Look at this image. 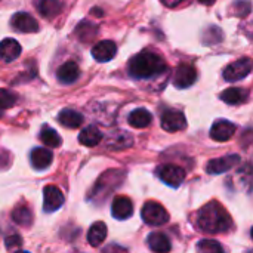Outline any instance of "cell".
Instances as JSON below:
<instances>
[{
  "instance_id": "6da1fadb",
  "label": "cell",
  "mask_w": 253,
  "mask_h": 253,
  "mask_svg": "<svg viewBox=\"0 0 253 253\" xmlns=\"http://www.w3.org/2000/svg\"><path fill=\"white\" fill-rule=\"evenodd\" d=\"M231 216L228 212L219 205V203H209L203 206L196 218V225L200 231L216 234V233H225L231 227Z\"/></svg>"
},
{
  "instance_id": "7a4b0ae2",
  "label": "cell",
  "mask_w": 253,
  "mask_h": 253,
  "mask_svg": "<svg viewBox=\"0 0 253 253\" xmlns=\"http://www.w3.org/2000/svg\"><path fill=\"white\" fill-rule=\"evenodd\" d=\"M165 70V59L150 50H144L129 61V73L135 79H151L162 74Z\"/></svg>"
},
{
  "instance_id": "3957f363",
  "label": "cell",
  "mask_w": 253,
  "mask_h": 253,
  "mask_svg": "<svg viewBox=\"0 0 253 253\" xmlns=\"http://www.w3.org/2000/svg\"><path fill=\"white\" fill-rule=\"evenodd\" d=\"M141 215L144 222L151 227H160L169 221V213L166 212V209L156 202H147L142 208Z\"/></svg>"
},
{
  "instance_id": "277c9868",
  "label": "cell",
  "mask_w": 253,
  "mask_h": 253,
  "mask_svg": "<svg viewBox=\"0 0 253 253\" xmlns=\"http://www.w3.org/2000/svg\"><path fill=\"white\" fill-rule=\"evenodd\" d=\"M252 61L249 58H242L230 64L224 70V79L227 82H239L245 77H248L252 71Z\"/></svg>"
},
{
  "instance_id": "5b68a950",
  "label": "cell",
  "mask_w": 253,
  "mask_h": 253,
  "mask_svg": "<svg viewBox=\"0 0 253 253\" xmlns=\"http://www.w3.org/2000/svg\"><path fill=\"white\" fill-rule=\"evenodd\" d=\"M157 176L168 185L176 188L185 179V172L182 168L175 165H162L157 168Z\"/></svg>"
},
{
  "instance_id": "8992f818",
  "label": "cell",
  "mask_w": 253,
  "mask_h": 253,
  "mask_svg": "<svg viewBox=\"0 0 253 253\" xmlns=\"http://www.w3.org/2000/svg\"><path fill=\"white\" fill-rule=\"evenodd\" d=\"M65 199L61 190L55 185H47L43 190V209L44 212H55L64 205Z\"/></svg>"
},
{
  "instance_id": "52a82bcc",
  "label": "cell",
  "mask_w": 253,
  "mask_h": 253,
  "mask_svg": "<svg viewBox=\"0 0 253 253\" xmlns=\"http://www.w3.org/2000/svg\"><path fill=\"white\" fill-rule=\"evenodd\" d=\"M187 126V120L185 116L178 111V110H168L163 113L162 116V127L166 132H178L185 129Z\"/></svg>"
},
{
  "instance_id": "ba28073f",
  "label": "cell",
  "mask_w": 253,
  "mask_h": 253,
  "mask_svg": "<svg viewBox=\"0 0 253 253\" xmlns=\"http://www.w3.org/2000/svg\"><path fill=\"white\" fill-rule=\"evenodd\" d=\"M239 163H240V156L231 154V156H225V157H221V159L211 160L206 165V170L211 175H218V173H224L227 170H231Z\"/></svg>"
},
{
  "instance_id": "9c48e42d",
  "label": "cell",
  "mask_w": 253,
  "mask_h": 253,
  "mask_svg": "<svg viewBox=\"0 0 253 253\" xmlns=\"http://www.w3.org/2000/svg\"><path fill=\"white\" fill-rule=\"evenodd\" d=\"M197 79V71L194 67L188 65V64H182L176 68L175 76H173V84L178 89H187L191 84H194Z\"/></svg>"
},
{
  "instance_id": "30bf717a",
  "label": "cell",
  "mask_w": 253,
  "mask_h": 253,
  "mask_svg": "<svg viewBox=\"0 0 253 253\" xmlns=\"http://www.w3.org/2000/svg\"><path fill=\"white\" fill-rule=\"evenodd\" d=\"M12 27L19 33H36L39 30L37 21L27 12H18L10 19Z\"/></svg>"
},
{
  "instance_id": "8fae6325",
  "label": "cell",
  "mask_w": 253,
  "mask_h": 253,
  "mask_svg": "<svg viewBox=\"0 0 253 253\" xmlns=\"http://www.w3.org/2000/svg\"><path fill=\"white\" fill-rule=\"evenodd\" d=\"M117 46L111 40H102L92 47V56L98 62H108L116 56Z\"/></svg>"
},
{
  "instance_id": "7c38bea8",
  "label": "cell",
  "mask_w": 253,
  "mask_h": 253,
  "mask_svg": "<svg viewBox=\"0 0 253 253\" xmlns=\"http://www.w3.org/2000/svg\"><path fill=\"white\" fill-rule=\"evenodd\" d=\"M236 132V125L228 122V120H218L213 123L211 129V138L218 142H225L228 141Z\"/></svg>"
},
{
  "instance_id": "4fadbf2b",
  "label": "cell",
  "mask_w": 253,
  "mask_h": 253,
  "mask_svg": "<svg viewBox=\"0 0 253 253\" xmlns=\"http://www.w3.org/2000/svg\"><path fill=\"white\" fill-rule=\"evenodd\" d=\"M105 145L110 150H126L133 145V138L130 133L125 130H116L110 133V136L105 141Z\"/></svg>"
},
{
  "instance_id": "5bb4252c",
  "label": "cell",
  "mask_w": 253,
  "mask_h": 253,
  "mask_svg": "<svg viewBox=\"0 0 253 253\" xmlns=\"http://www.w3.org/2000/svg\"><path fill=\"white\" fill-rule=\"evenodd\" d=\"M30 159H31V166L36 170H43V169H47L52 165L53 154H52L50 150L43 148V147H39V148H34L31 151Z\"/></svg>"
},
{
  "instance_id": "9a60e30c",
  "label": "cell",
  "mask_w": 253,
  "mask_h": 253,
  "mask_svg": "<svg viewBox=\"0 0 253 253\" xmlns=\"http://www.w3.org/2000/svg\"><path fill=\"white\" fill-rule=\"evenodd\" d=\"M111 213L116 219H127L132 216L133 213V206H132V202L125 197V196H119L113 200V206H111Z\"/></svg>"
},
{
  "instance_id": "2e32d148",
  "label": "cell",
  "mask_w": 253,
  "mask_h": 253,
  "mask_svg": "<svg viewBox=\"0 0 253 253\" xmlns=\"http://www.w3.org/2000/svg\"><path fill=\"white\" fill-rule=\"evenodd\" d=\"M22 52L21 44L15 39H4L0 42V59L4 62L15 61Z\"/></svg>"
},
{
  "instance_id": "e0dca14e",
  "label": "cell",
  "mask_w": 253,
  "mask_h": 253,
  "mask_svg": "<svg viewBox=\"0 0 253 253\" xmlns=\"http://www.w3.org/2000/svg\"><path fill=\"white\" fill-rule=\"evenodd\" d=\"M80 76V70H79V65L73 61H68L65 64H62L59 68H58V73H56V77L61 83L64 84H70V83H74Z\"/></svg>"
},
{
  "instance_id": "ac0fdd59",
  "label": "cell",
  "mask_w": 253,
  "mask_h": 253,
  "mask_svg": "<svg viewBox=\"0 0 253 253\" xmlns=\"http://www.w3.org/2000/svg\"><path fill=\"white\" fill-rule=\"evenodd\" d=\"M248 98H249V92L246 89H242V87H230L221 93V99L230 105L243 104L248 101Z\"/></svg>"
},
{
  "instance_id": "d6986e66",
  "label": "cell",
  "mask_w": 253,
  "mask_h": 253,
  "mask_svg": "<svg viewBox=\"0 0 253 253\" xmlns=\"http://www.w3.org/2000/svg\"><path fill=\"white\" fill-rule=\"evenodd\" d=\"M58 120L62 126L65 127H70V129H77L82 126L83 123V116L76 111V110H71V108H65L59 113L58 116Z\"/></svg>"
},
{
  "instance_id": "ffe728a7",
  "label": "cell",
  "mask_w": 253,
  "mask_h": 253,
  "mask_svg": "<svg viewBox=\"0 0 253 253\" xmlns=\"http://www.w3.org/2000/svg\"><path fill=\"white\" fill-rule=\"evenodd\" d=\"M102 141V133L96 126H87L84 127L79 135V142L84 147H95Z\"/></svg>"
},
{
  "instance_id": "44dd1931",
  "label": "cell",
  "mask_w": 253,
  "mask_h": 253,
  "mask_svg": "<svg viewBox=\"0 0 253 253\" xmlns=\"http://www.w3.org/2000/svg\"><path fill=\"white\" fill-rule=\"evenodd\" d=\"M148 248L156 253H168L170 251L169 239L162 233H151L147 239Z\"/></svg>"
},
{
  "instance_id": "7402d4cb",
  "label": "cell",
  "mask_w": 253,
  "mask_h": 253,
  "mask_svg": "<svg viewBox=\"0 0 253 253\" xmlns=\"http://www.w3.org/2000/svg\"><path fill=\"white\" fill-rule=\"evenodd\" d=\"M151 120H153V116H151V113L147 111L145 108H136V110H133V111L129 114V117H127L129 125L133 126V127H138V129H142V127L150 126Z\"/></svg>"
},
{
  "instance_id": "603a6c76",
  "label": "cell",
  "mask_w": 253,
  "mask_h": 253,
  "mask_svg": "<svg viewBox=\"0 0 253 253\" xmlns=\"http://www.w3.org/2000/svg\"><path fill=\"white\" fill-rule=\"evenodd\" d=\"M107 239V225L104 222H95L89 233H87V242L90 246L96 248L99 245H102V242Z\"/></svg>"
},
{
  "instance_id": "cb8c5ba5",
  "label": "cell",
  "mask_w": 253,
  "mask_h": 253,
  "mask_svg": "<svg viewBox=\"0 0 253 253\" xmlns=\"http://www.w3.org/2000/svg\"><path fill=\"white\" fill-rule=\"evenodd\" d=\"M36 7L44 18H52L61 12L62 3L61 0H37Z\"/></svg>"
},
{
  "instance_id": "d4e9b609",
  "label": "cell",
  "mask_w": 253,
  "mask_h": 253,
  "mask_svg": "<svg viewBox=\"0 0 253 253\" xmlns=\"http://www.w3.org/2000/svg\"><path fill=\"white\" fill-rule=\"evenodd\" d=\"M40 139H42V142L46 147H52V148H56V147H59L62 144L61 136L50 126H43L42 127V130H40Z\"/></svg>"
},
{
  "instance_id": "484cf974",
  "label": "cell",
  "mask_w": 253,
  "mask_h": 253,
  "mask_svg": "<svg viewBox=\"0 0 253 253\" xmlns=\"http://www.w3.org/2000/svg\"><path fill=\"white\" fill-rule=\"evenodd\" d=\"M12 219L13 222H16L18 225L22 227H30L33 222V213L27 206H16L12 211Z\"/></svg>"
},
{
  "instance_id": "4316f807",
  "label": "cell",
  "mask_w": 253,
  "mask_h": 253,
  "mask_svg": "<svg viewBox=\"0 0 253 253\" xmlns=\"http://www.w3.org/2000/svg\"><path fill=\"white\" fill-rule=\"evenodd\" d=\"M236 178L239 179L240 188H246L248 191H251L253 188V166L245 165L243 168H240Z\"/></svg>"
},
{
  "instance_id": "83f0119b",
  "label": "cell",
  "mask_w": 253,
  "mask_h": 253,
  "mask_svg": "<svg viewBox=\"0 0 253 253\" xmlns=\"http://www.w3.org/2000/svg\"><path fill=\"white\" fill-rule=\"evenodd\" d=\"M199 253H225L224 248L215 240H200L197 245Z\"/></svg>"
},
{
  "instance_id": "f1b7e54d",
  "label": "cell",
  "mask_w": 253,
  "mask_h": 253,
  "mask_svg": "<svg viewBox=\"0 0 253 253\" xmlns=\"http://www.w3.org/2000/svg\"><path fill=\"white\" fill-rule=\"evenodd\" d=\"M16 102V95L10 90L0 89V110H6L13 107Z\"/></svg>"
},
{
  "instance_id": "f546056e",
  "label": "cell",
  "mask_w": 253,
  "mask_h": 253,
  "mask_svg": "<svg viewBox=\"0 0 253 253\" xmlns=\"http://www.w3.org/2000/svg\"><path fill=\"white\" fill-rule=\"evenodd\" d=\"M249 12H251V3L249 1H237L231 6V15L246 16Z\"/></svg>"
},
{
  "instance_id": "4dcf8cb0",
  "label": "cell",
  "mask_w": 253,
  "mask_h": 253,
  "mask_svg": "<svg viewBox=\"0 0 253 253\" xmlns=\"http://www.w3.org/2000/svg\"><path fill=\"white\" fill-rule=\"evenodd\" d=\"M21 237L19 236H12V237H7L6 239V249L7 251H10V249H13L15 246H21Z\"/></svg>"
},
{
  "instance_id": "1f68e13d",
  "label": "cell",
  "mask_w": 253,
  "mask_h": 253,
  "mask_svg": "<svg viewBox=\"0 0 253 253\" xmlns=\"http://www.w3.org/2000/svg\"><path fill=\"white\" fill-rule=\"evenodd\" d=\"M10 165V156L7 153H0V170L7 169Z\"/></svg>"
},
{
  "instance_id": "d6a6232c",
  "label": "cell",
  "mask_w": 253,
  "mask_h": 253,
  "mask_svg": "<svg viewBox=\"0 0 253 253\" xmlns=\"http://www.w3.org/2000/svg\"><path fill=\"white\" fill-rule=\"evenodd\" d=\"M165 6H168V7H175V6H178L179 3H182L184 0H160Z\"/></svg>"
},
{
  "instance_id": "836d02e7",
  "label": "cell",
  "mask_w": 253,
  "mask_h": 253,
  "mask_svg": "<svg viewBox=\"0 0 253 253\" xmlns=\"http://www.w3.org/2000/svg\"><path fill=\"white\" fill-rule=\"evenodd\" d=\"M200 3H203V4H206V6H211V4H213L215 3V0H199Z\"/></svg>"
},
{
  "instance_id": "e575fe53",
  "label": "cell",
  "mask_w": 253,
  "mask_h": 253,
  "mask_svg": "<svg viewBox=\"0 0 253 253\" xmlns=\"http://www.w3.org/2000/svg\"><path fill=\"white\" fill-rule=\"evenodd\" d=\"M16 253H28V252H24V251H19V252H16Z\"/></svg>"
},
{
  "instance_id": "d590c367",
  "label": "cell",
  "mask_w": 253,
  "mask_h": 253,
  "mask_svg": "<svg viewBox=\"0 0 253 253\" xmlns=\"http://www.w3.org/2000/svg\"><path fill=\"white\" fill-rule=\"evenodd\" d=\"M251 236H252V239H253V228H252V231H251Z\"/></svg>"
},
{
  "instance_id": "8d00e7d4",
  "label": "cell",
  "mask_w": 253,
  "mask_h": 253,
  "mask_svg": "<svg viewBox=\"0 0 253 253\" xmlns=\"http://www.w3.org/2000/svg\"><path fill=\"white\" fill-rule=\"evenodd\" d=\"M248 253H253V251H249V252H248Z\"/></svg>"
}]
</instances>
